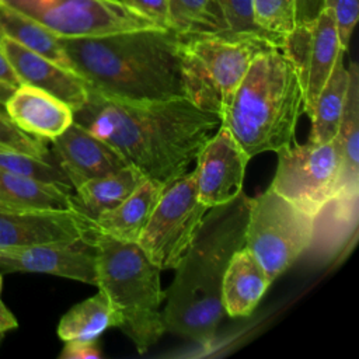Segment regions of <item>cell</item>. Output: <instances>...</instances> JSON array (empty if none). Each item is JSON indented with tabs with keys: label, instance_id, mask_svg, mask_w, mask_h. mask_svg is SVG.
<instances>
[{
	"label": "cell",
	"instance_id": "cell-25",
	"mask_svg": "<svg viewBox=\"0 0 359 359\" xmlns=\"http://www.w3.org/2000/svg\"><path fill=\"white\" fill-rule=\"evenodd\" d=\"M119 316L108 297L97 294L73 306L59 321L57 335L62 341H97L111 327H119Z\"/></svg>",
	"mask_w": 359,
	"mask_h": 359
},
{
	"label": "cell",
	"instance_id": "cell-13",
	"mask_svg": "<svg viewBox=\"0 0 359 359\" xmlns=\"http://www.w3.org/2000/svg\"><path fill=\"white\" fill-rule=\"evenodd\" d=\"M0 269L49 273L97 286L95 251L84 240L70 244L0 247Z\"/></svg>",
	"mask_w": 359,
	"mask_h": 359
},
{
	"label": "cell",
	"instance_id": "cell-35",
	"mask_svg": "<svg viewBox=\"0 0 359 359\" xmlns=\"http://www.w3.org/2000/svg\"><path fill=\"white\" fill-rule=\"evenodd\" d=\"M296 25L314 21L325 7V0H294Z\"/></svg>",
	"mask_w": 359,
	"mask_h": 359
},
{
	"label": "cell",
	"instance_id": "cell-5",
	"mask_svg": "<svg viewBox=\"0 0 359 359\" xmlns=\"http://www.w3.org/2000/svg\"><path fill=\"white\" fill-rule=\"evenodd\" d=\"M84 241L95 251L97 286L119 316L122 332L139 353L147 352L165 332L161 304L160 268L153 264L137 243H125L97 231L88 217Z\"/></svg>",
	"mask_w": 359,
	"mask_h": 359
},
{
	"label": "cell",
	"instance_id": "cell-18",
	"mask_svg": "<svg viewBox=\"0 0 359 359\" xmlns=\"http://www.w3.org/2000/svg\"><path fill=\"white\" fill-rule=\"evenodd\" d=\"M358 194H335L316 213L313 217L311 240L306 250L310 258L320 261L330 259L356 230Z\"/></svg>",
	"mask_w": 359,
	"mask_h": 359
},
{
	"label": "cell",
	"instance_id": "cell-39",
	"mask_svg": "<svg viewBox=\"0 0 359 359\" xmlns=\"http://www.w3.org/2000/svg\"><path fill=\"white\" fill-rule=\"evenodd\" d=\"M0 292H1V275H0ZM1 302V300H0Z\"/></svg>",
	"mask_w": 359,
	"mask_h": 359
},
{
	"label": "cell",
	"instance_id": "cell-2",
	"mask_svg": "<svg viewBox=\"0 0 359 359\" xmlns=\"http://www.w3.org/2000/svg\"><path fill=\"white\" fill-rule=\"evenodd\" d=\"M59 41L90 91L126 101L185 97L181 36L170 28L149 27Z\"/></svg>",
	"mask_w": 359,
	"mask_h": 359
},
{
	"label": "cell",
	"instance_id": "cell-10",
	"mask_svg": "<svg viewBox=\"0 0 359 359\" xmlns=\"http://www.w3.org/2000/svg\"><path fill=\"white\" fill-rule=\"evenodd\" d=\"M272 184L276 194L310 216L335 195L339 157L335 142L293 144L278 153Z\"/></svg>",
	"mask_w": 359,
	"mask_h": 359
},
{
	"label": "cell",
	"instance_id": "cell-23",
	"mask_svg": "<svg viewBox=\"0 0 359 359\" xmlns=\"http://www.w3.org/2000/svg\"><path fill=\"white\" fill-rule=\"evenodd\" d=\"M144 180V175L130 165L104 177L87 180L73 188L76 192L72 194V206L93 220L125 201Z\"/></svg>",
	"mask_w": 359,
	"mask_h": 359
},
{
	"label": "cell",
	"instance_id": "cell-30",
	"mask_svg": "<svg viewBox=\"0 0 359 359\" xmlns=\"http://www.w3.org/2000/svg\"><path fill=\"white\" fill-rule=\"evenodd\" d=\"M0 170L73 188L56 161L38 158L31 154L0 149Z\"/></svg>",
	"mask_w": 359,
	"mask_h": 359
},
{
	"label": "cell",
	"instance_id": "cell-32",
	"mask_svg": "<svg viewBox=\"0 0 359 359\" xmlns=\"http://www.w3.org/2000/svg\"><path fill=\"white\" fill-rule=\"evenodd\" d=\"M325 7L332 10L341 48L348 50L352 32L359 18V0H325Z\"/></svg>",
	"mask_w": 359,
	"mask_h": 359
},
{
	"label": "cell",
	"instance_id": "cell-16",
	"mask_svg": "<svg viewBox=\"0 0 359 359\" xmlns=\"http://www.w3.org/2000/svg\"><path fill=\"white\" fill-rule=\"evenodd\" d=\"M0 46L21 84H29L55 95L73 112L86 104L88 88L77 73L24 48L8 36L1 35Z\"/></svg>",
	"mask_w": 359,
	"mask_h": 359
},
{
	"label": "cell",
	"instance_id": "cell-29",
	"mask_svg": "<svg viewBox=\"0 0 359 359\" xmlns=\"http://www.w3.org/2000/svg\"><path fill=\"white\" fill-rule=\"evenodd\" d=\"M255 25L282 46L285 35L296 25L294 0H252Z\"/></svg>",
	"mask_w": 359,
	"mask_h": 359
},
{
	"label": "cell",
	"instance_id": "cell-20",
	"mask_svg": "<svg viewBox=\"0 0 359 359\" xmlns=\"http://www.w3.org/2000/svg\"><path fill=\"white\" fill-rule=\"evenodd\" d=\"M163 189L164 185L146 178L119 205L88 220L97 231L105 236L125 243H137Z\"/></svg>",
	"mask_w": 359,
	"mask_h": 359
},
{
	"label": "cell",
	"instance_id": "cell-28",
	"mask_svg": "<svg viewBox=\"0 0 359 359\" xmlns=\"http://www.w3.org/2000/svg\"><path fill=\"white\" fill-rule=\"evenodd\" d=\"M215 3L223 27L222 35L257 38L280 48L278 41L262 32L255 25L252 15V0H215Z\"/></svg>",
	"mask_w": 359,
	"mask_h": 359
},
{
	"label": "cell",
	"instance_id": "cell-34",
	"mask_svg": "<svg viewBox=\"0 0 359 359\" xmlns=\"http://www.w3.org/2000/svg\"><path fill=\"white\" fill-rule=\"evenodd\" d=\"M65 342V348L59 355L60 359H98L102 356L97 341L72 339Z\"/></svg>",
	"mask_w": 359,
	"mask_h": 359
},
{
	"label": "cell",
	"instance_id": "cell-27",
	"mask_svg": "<svg viewBox=\"0 0 359 359\" xmlns=\"http://www.w3.org/2000/svg\"><path fill=\"white\" fill-rule=\"evenodd\" d=\"M168 28L178 35L223 34L215 0H168Z\"/></svg>",
	"mask_w": 359,
	"mask_h": 359
},
{
	"label": "cell",
	"instance_id": "cell-15",
	"mask_svg": "<svg viewBox=\"0 0 359 359\" xmlns=\"http://www.w3.org/2000/svg\"><path fill=\"white\" fill-rule=\"evenodd\" d=\"M50 143V151L73 188L87 180L104 177L128 167L125 160L108 143L74 121Z\"/></svg>",
	"mask_w": 359,
	"mask_h": 359
},
{
	"label": "cell",
	"instance_id": "cell-17",
	"mask_svg": "<svg viewBox=\"0 0 359 359\" xmlns=\"http://www.w3.org/2000/svg\"><path fill=\"white\" fill-rule=\"evenodd\" d=\"M7 116L25 133L42 140H52L73 122V109L55 95L20 84L4 104Z\"/></svg>",
	"mask_w": 359,
	"mask_h": 359
},
{
	"label": "cell",
	"instance_id": "cell-38",
	"mask_svg": "<svg viewBox=\"0 0 359 359\" xmlns=\"http://www.w3.org/2000/svg\"><path fill=\"white\" fill-rule=\"evenodd\" d=\"M14 88H15V87L0 81V114H1V115H7V114H6L4 104H6V101L8 100V97L13 94Z\"/></svg>",
	"mask_w": 359,
	"mask_h": 359
},
{
	"label": "cell",
	"instance_id": "cell-7",
	"mask_svg": "<svg viewBox=\"0 0 359 359\" xmlns=\"http://www.w3.org/2000/svg\"><path fill=\"white\" fill-rule=\"evenodd\" d=\"M311 234L313 216L271 187L250 199L244 247L258 259L271 282L306 252Z\"/></svg>",
	"mask_w": 359,
	"mask_h": 359
},
{
	"label": "cell",
	"instance_id": "cell-37",
	"mask_svg": "<svg viewBox=\"0 0 359 359\" xmlns=\"http://www.w3.org/2000/svg\"><path fill=\"white\" fill-rule=\"evenodd\" d=\"M18 327V321L14 314L0 302V338L6 332Z\"/></svg>",
	"mask_w": 359,
	"mask_h": 359
},
{
	"label": "cell",
	"instance_id": "cell-24",
	"mask_svg": "<svg viewBox=\"0 0 359 359\" xmlns=\"http://www.w3.org/2000/svg\"><path fill=\"white\" fill-rule=\"evenodd\" d=\"M345 52L346 50H341L338 55L334 67L316 100L313 111L309 115L311 119L310 142L327 143L334 140L337 135L348 88V67H345L344 63Z\"/></svg>",
	"mask_w": 359,
	"mask_h": 359
},
{
	"label": "cell",
	"instance_id": "cell-19",
	"mask_svg": "<svg viewBox=\"0 0 359 359\" xmlns=\"http://www.w3.org/2000/svg\"><path fill=\"white\" fill-rule=\"evenodd\" d=\"M271 283L258 259L243 245L230 258L223 276V311L229 317L251 314Z\"/></svg>",
	"mask_w": 359,
	"mask_h": 359
},
{
	"label": "cell",
	"instance_id": "cell-22",
	"mask_svg": "<svg viewBox=\"0 0 359 359\" xmlns=\"http://www.w3.org/2000/svg\"><path fill=\"white\" fill-rule=\"evenodd\" d=\"M73 188L0 170V208L13 210H72Z\"/></svg>",
	"mask_w": 359,
	"mask_h": 359
},
{
	"label": "cell",
	"instance_id": "cell-36",
	"mask_svg": "<svg viewBox=\"0 0 359 359\" xmlns=\"http://www.w3.org/2000/svg\"><path fill=\"white\" fill-rule=\"evenodd\" d=\"M0 38H1V35H0ZM0 81L6 83V84H10L13 87H18L21 84L18 76L13 70L7 57L4 56L3 50H1V46H0Z\"/></svg>",
	"mask_w": 359,
	"mask_h": 359
},
{
	"label": "cell",
	"instance_id": "cell-33",
	"mask_svg": "<svg viewBox=\"0 0 359 359\" xmlns=\"http://www.w3.org/2000/svg\"><path fill=\"white\" fill-rule=\"evenodd\" d=\"M158 28H168V0H119Z\"/></svg>",
	"mask_w": 359,
	"mask_h": 359
},
{
	"label": "cell",
	"instance_id": "cell-8",
	"mask_svg": "<svg viewBox=\"0 0 359 359\" xmlns=\"http://www.w3.org/2000/svg\"><path fill=\"white\" fill-rule=\"evenodd\" d=\"M206 208L198 198L194 171L164 187L137 245L163 269H175L188 250Z\"/></svg>",
	"mask_w": 359,
	"mask_h": 359
},
{
	"label": "cell",
	"instance_id": "cell-11",
	"mask_svg": "<svg viewBox=\"0 0 359 359\" xmlns=\"http://www.w3.org/2000/svg\"><path fill=\"white\" fill-rule=\"evenodd\" d=\"M280 50L297 76L304 95V112L310 115L338 55L344 50L332 10L324 7L314 21L294 25L285 35Z\"/></svg>",
	"mask_w": 359,
	"mask_h": 359
},
{
	"label": "cell",
	"instance_id": "cell-21",
	"mask_svg": "<svg viewBox=\"0 0 359 359\" xmlns=\"http://www.w3.org/2000/svg\"><path fill=\"white\" fill-rule=\"evenodd\" d=\"M334 142L339 157L335 194L359 192V69L355 62L348 66L345 104Z\"/></svg>",
	"mask_w": 359,
	"mask_h": 359
},
{
	"label": "cell",
	"instance_id": "cell-14",
	"mask_svg": "<svg viewBox=\"0 0 359 359\" xmlns=\"http://www.w3.org/2000/svg\"><path fill=\"white\" fill-rule=\"evenodd\" d=\"M87 217L72 210L0 208V247L70 244L84 238Z\"/></svg>",
	"mask_w": 359,
	"mask_h": 359
},
{
	"label": "cell",
	"instance_id": "cell-3",
	"mask_svg": "<svg viewBox=\"0 0 359 359\" xmlns=\"http://www.w3.org/2000/svg\"><path fill=\"white\" fill-rule=\"evenodd\" d=\"M250 199L241 192L233 201L206 210L165 292V332L199 344L215 338L224 314L223 276L233 254L244 245Z\"/></svg>",
	"mask_w": 359,
	"mask_h": 359
},
{
	"label": "cell",
	"instance_id": "cell-4",
	"mask_svg": "<svg viewBox=\"0 0 359 359\" xmlns=\"http://www.w3.org/2000/svg\"><path fill=\"white\" fill-rule=\"evenodd\" d=\"M303 112L304 95L297 76L280 48L271 46L251 60L220 125L251 158L293 146Z\"/></svg>",
	"mask_w": 359,
	"mask_h": 359
},
{
	"label": "cell",
	"instance_id": "cell-31",
	"mask_svg": "<svg viewBox=\"0 0 359 359\" xmlns=\"http://www.w3.org/2000/svg\"><path fill=\"white\" fill-rule=\"evenodd\" d=\"M0 149L31 154L38 158L56 161L42 139L21 130L7 115L0 114Z\"/></svg>",
	"mask_w": 359,
	"mask_h": 359
},
{
	"label": "cell",
	"instance_id": "cell-9",
	"mask_svg": "<svg viewBox=\"0 0 359 359\" xmlns=\"http://www.w3.org/2000/svg\"><path fill=\"white\" fill-rule=\"evenodd\" d=\"M59 38L100 36L156 27L119 0H0Z\"/></svg>",
	"mask_w": 359,
	"mask_h": 359
},
{
	"label": "cell",
	"instance_id": "cell-6",
	"mask_svg": "<svg viewBox=\"0 0 359 359\" xmlns=\"http://www.w3.org/2000/svg\"><path fill=\"white\" fill-rule=\"evenodd\" d=\"M180 36L185 98L198 108L219 115L220 119L227 112L254 56L273 46L245 36L217 34Z\"/></svg>",
	"mask_w": 359,
	"mask_h": 359
},
{
	"label": "cell",
	"instance_id": "cell-12",
	"mask_svg": "<svg viewBox=\"0 0 359 359\" xmlns=\"http://www.w3.org/2000/svg\"><path fill=\"white\" fill-rule=\"evenodd\" d=\"M195 160L196 194L206 208L224 205L243 192L250 158L226 126H219Z\"/></svg>",
	"mask_w": 359,
	"mask_h": 359
},
{
	"label": "cell",
	"instance_id": "cell-26",
	"mask_svg": "<svg viewBox=\"0 0 359 359\" xmlns=\"http://www.w3.org/2000/svg\"><path fill=\"white\" fill-rule=\"evenodd\" d=\"M0 35L8 36L24 48L74 72L57 35L32 18L3 4L0 6Z\"/></svg>",
	"mask_w": 359,
	"mask_h": 359
},
{
	"label": "cell",
	"instance_id": "cell-40",
	"mask_svg": "<svg viewBox=\"0 0 359 359\" xmlns=\"http://www.w3.org/2000/svg\"><path fill=\"white\" fill-rule=\"evenodd\" d=\"M0 6H1V3H0Z\"/></svg>",
	"mask_w": 359,
	"mask_h": 359
},
{
	"label": "cell",
	"instance_id": "cell-1",
	"mask_svg": "<svg viewBox=\"0 0 359 359\" xmlns=\"http://www.w3.org/2000/svg\"><path fill=\"white\" fill-rule=\"evenodd\" d=\"M73 121L108 143L144 178L168 185L187 172L222 119L178 97L164 101H126L88 90Z\"/></svg>",
	"mask_w": 359,
	"mask_h": 359
}]
</instances>
